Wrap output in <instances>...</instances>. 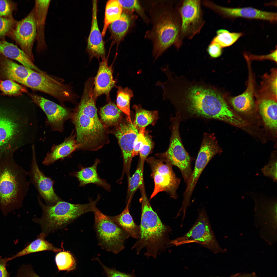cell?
Segmentation results:
<instances>
[{
    "mask_svg": "<svg viewBox=\"0 0 277 277\" xmlns=\"http://www.w3.org/2000/svg\"><path fill=\"white\" fill-rule=\"evenodd\" d=\"M167 99L179 112L190 116L216 119L239 127L243 120L230 108L224 94L213 85L177 76L171 82Z\"/></svg>",
    "mask_w": 277,
    "mask_h": 277,
    "instance_id": "obj_1",
    "label": "cell"
},
{
    "mask_svg": "<svg viewBox=\"0 0 277 277\" xmlns=\"http://www.w3.org/2000/svg\"><path fill=\"white\" fill-rule=\"evenodd\" d=\"M93 81L90 78L85 82L81 100L73 112L71 119L79 150L93 151L99 150L110 142L109 132L98 116Z\"/></svg>",
    "mask_w": 277,
    "mask_h": 277,
    "instance_id": "obj_2",
    "label": "cell"
},
{
    "mask_svg": "<svg viewBox=\"0 0 277 277\" xmlns=\"http://www.w3.org/2000/svg\"><path fill=\"white\" fill-rule=\"evenodd\" d=\"M141 205L140 235L132 248L137 254L143 249L145 255L155 258L159 251L169 246L170 241L169 234L172 231L164 224L152 209L146 193L144 184L140 187Z\"/></svg>",
    "mask_w": 277,
    "mask_h": 277,
    "instance_id": "obj_3",
    "label": "cell"
},
{
    "mask_svg": "<svg viewBox=\"0 0 277 277\" xmlns=\"http://www.w3.org/2000/svg\"><path fill=\"white\" fill-rule=\"evenodd\" d=\"M13 156L0 157V210L5 215L21 207L29 189L28 172Z\"/></svg>",
    "mask_w": 277,
    "mask_h": 277,
    "instance_id": "obj_4",
    "label": "cell"
},
{
    "mask_svg": "<svg viewBox=\"0 0 277 277\" xmlns=\"http://www.w3.org/2000/svg\"><path fill=\"white\" fill-rule=\"evenodd\" d=\"M101 197L98 195L95 201L84 204H74L63 201L54 205H46L38 196L39 204L43 211L42 217L34 219L41 226L42 233L46 235L51 231L63 228L85 213L94 212Z\"/></svg>",
    "mask_w": 277,
    "mask_h": 277,
    "instance_id": "obj_5",
    "label": "cell"
},
{
    "mask_svg": "<svg viewBox=\"0 0 277 277\" xmlns=\"http://www.w3.org/2000/svg\"><path fill=\"white\" fill-rule=\"evenodd\" d=\"M165 9L156 15L149 35L153 43V54L156 59L173 45L179 48L181 45V21L179 14L172 8Z\"/></svg>",
    "mask_w": 277,
    "mask_h": 277,
    "instance_id": "obj_6",
    "label": "cell"
},
{
    "mask_svg": "<svg viewBox=\"0 0 277 277\" xmlns=\"http://www.w3.org/2000/svg\"><path fill=\"white\" fill-rule=\"evenodd\" d=\"M25 119L16 109L0 105V157L13 154L22 144Z\"/></svg>",
    "mask_w": 277,
    "mask_h": 277,
    "instance_id": "obj_7",
    "label": "cell"
},
{
    "mask_svg": "<svg viewBox=\"0 0 277 277\" xmlns=\"http://www.w3.org/2000/svg\"><path fill=\"white\" fill-rule=\"evenodd\" d=\"M194 243L204 247L215 254L225 251L218 243L204 208L199 212L196 220L189 231L183 236L171 240L169 245L178 246Z\"/></svg>",
    "mask_w": 277,
    "mask_h": 277,
    "instance_id": "obj_8",
    "label": "cell"
},
{
    "mask_svg": "<svg viewBox=\"0 0 277 277\" xmlns=\"http://www.w3.org/2000/svg\"><path fill=\"white\" fill-rule=\"evenodd\" d=\"M181 119L180 114L179 112H177L174 117L172 118V134L169 147L165 152L157 155L159 158L163 159L173 166L177 167L186 183L193 171L191 165L192 159L182 142L179 130Z\"/></svg>",
    "mask_w": 277,
    "mask_h": 277,
    "instance_id": "obj_9",
    "label": "cell"
},
{
    "mask_svg": "<svg viewBox=\"0 0 277 277\" xmlns=\"http://www.w3.org/2000/svg\"><path fill=\"white\" fill-rule=\"evenodd\" d=\"M93 213L95 227L101 248L115 254L123 250L129 235L98 208Z\"/></svg>",
    "mask_w": 277,
    "mask_h": 277,
    "instance_id": "obj_10",
    "label": "cell"
},
{
    "mask_svg": "<svg viewBox=\"0 0 277 277\" xmlns=\"http://www.w3.org/2000/svg\"><path fill=\"white\" fill-rule=\"evenodd\" d=\"M222 152L213 134L205 133L196 160L193 171L186 184L183 194V199L181 210L186 211L190 205L191 197L199 177L204 168L211 160L216 154Z\"/></svg>",
    "mask_w": 277,
    "mask_h": 277,
    "instance_id": "obj_11",
    "label": "cell"
},
{
    "mask_svg": "<svg viewBox=\"0 0 277 277\" xmlns=\"http://www.w3.org/2000/svg\"><path fill=\"white\" fill-rule=\"evenodd\" d=\"M147 162L151 170V176L153 179L154 187L150 199L161 192L167 193L170 197L177 199L176 191L180 183L173 171V166L163 159L151 157L147 158Z\"/></svg>",
    "mask_w": 277,
    "mask_h": 277,
    "instance_id": "obj_12",
    "label": "cell"
},
{
    "mask_svg": "<svg viewBox=\"0 0 277 277\" xmlns=\"http://www.w3.org/2000/svg\"><path fill=\"white\" fill-rule=\"evenodd\" d=\"M35 90L42 92L54 97L63 104L73 102L74 96L70 87L47 75L32 70L23 84Z\"/></svg>",
    "mask_w": 277,
    "mask_h": 277,
    "instance_id": "obj_13",
    "label": "cell"
},
{
    "mask_svg": "<svg viewBox=\"0 0 277 277\" xmlns=\"http://www.w3.org/2000/svg\"><path fill=\"white\" fill-rule=\"evenodd\" d=\"M138 129L133 122H130L127 117H123L118 125L111 132L117 139L122 155L123 169L119 181L123 179L125 174L127 179L130 176L134 144L138 133Z\"/></svg>",
    "mask_w": 277,
    "mask_h": 277,
    "instance_id": "obj_14",
    "label": "cell"
},
{
    "mask_svg": "<svg viewBox=\"0 0 277 277\" xmlns=\"http://www.w3.org/2000/svg\"><path fill=\"white\" fill-rule=\"evenodd\" d=\"M178 13L181 21V38H191L199 32L204 23L200 1H183L179 6Z\"/></svg>",
    "mask_w": 277,
    "mask_h": 277,
    "instance_id": "obj_15",
    "label": "cell"
},
{
    "mask_svg": "<svg viewBox=\"0 0 277 277\" xmlns=\"http://www.w3.org/2000/svg\"><path fill=\"white\" fill-rule=\"evenodd\" d=\"M37 26L34 7L29 14L16 23L9 36L20 47L32 61V49L36 38Z\"/></svg>",
    "mask_w": 277,
    "mask_h": 277,
    "instance_id": "obj_16",
    "label": "cell"
},
{
    "mask_svg": "<svg viewBox=\"0 0 277 277\" xmlns=\"http://www.w3.org/2000/svg\"><path fill=\"white\" fill-rule=\"evenodd\" d=\"M29 95L33 103L40 107L46 115V125L52 131H63L65 122L72 118L73 112L71 110L39 95L31 93Z\"/></svg>",
    "mask_w": 277,
    "mask_h": 277,
    "instance_id": "obj_17",
    "label": "cell"
},
{
    "mask_svg": "<svg viewBox=\"0 0 277 277\" xmlns=\"http://www.w3.org/2000/svg\"><path fill=\"white\" fill-rule=\"evenodd\" d=\"M32 157L30 171L28 172L30 183L34 186L39 193L48 205L55 204L62 200L55 192L54 181L46 176L39 169L35 155V146H32Z\"/></svg>",
    "mask_w": 277,
    "mask_h": 277,
    "instance_id": "obj_18",
    "label": "cell"
},
{
    "mask_svg": "<svg viewBox=\"0 0 277 277\" xmlns=\"http://www.w3.org/2000/svg\"><path fill=\"white\" fill-rule=\"evenodd\" d=\"M203 3L206 6L225 17H242L264 20L272 22H275L277 21L276 13L262 11L251 7L236 8L225 7L209 1H204Z\"/></svg>",
    "mask_w": 277,
    "mask_h": 277,
    "instance_id": "obj_19",
    "label": "cell"
},
{
    "mask_svg": "<svg viewBox=\"0 0 277 277\" xmlns=\"http://www.w3.org/2000/svg\"><path fill=\"white\" fill-rule=\"evenodd\" d=\"M102 59L94 79L93 93L97 98L101 95H105L108 101L111 100L110 93L112 88L116 86V82L113 77V65H108L107 58Z\"/></svg>",
    "mask_w": 277,
    "mask_h": 277,
    "instance_id": "obj_20",
    "label": "cell"
},
{
    "mask_svg": "<svg viewBox=\"0 0 277 277\" xmlns=\"http://www.w3.org/2000/svg\"><path fill=\"white\" fill-rule=\"evenodd\" d=\"M97 1H92V25L87 41L86 48L91 59L94 57L99 59L105 57L104 44L102 34L98 26L97 18Z\"/></svg>",
    "mask_w": 277,
    "mask_h": 277,
    "instance_id": "obj_21",
    "label": "cell"
},
{
    "mask_svg": "<svg viewBox=\"0 0 277 277\" xmlns=\"http://www.w3.org/2000/svg\"><path fill=\"white\" fill-rule=\"evenodd\" d=\"M80 147L76 140L74 131L73 130L70 135L65 137L62 143L53 145L50 151L47 153L42 163L45 166L49 165L59 160L69 156L75 151L79 150Z\"/></svg>",
    "mask_w": 277,
    "mask_h": 277,
    "instance_id": "obj_22",
    "label": "cell"
},
{
    "mask_svg": "<svg viewBox=\"0 0 277 277\" xmlns=\"http://www.w3.org/2000/svg\"><path fill=\"white\" fill-rule=\"evenodd\" d=\"M249 68V77L247 88L242 94L237 96L232 97L230 102L234 109L237 111L243 113H246L251 111L254 105V80L252 72L250 61L246 60Z\"/></svg>",
    "mask_w": 277,
    "mask_h": 277,
    "instance_id": "obj_23",
    "label": "cell"
},
{
    "mask_svg": "<svg viewBox=\"0 0 277 277\" xmlns=\"http://www.w3.org/2000/svg\"><path fill=\"white\" fill-rule=\"evenodd\" d=\"M32 70L17 64L0 53V74L5 78L23 85Z\"/></svg>",
    "mask_w": 277,
    "mask_h": 277,
    "instance_id": "obj_24",
    "label": "cell"
},
{
    "mask_svg": "<svg viewBox=\"0 0 277 277\" xmlns=\"http://www.w3.org/2000/svg\"><path fill=\"white\" fill-rule=\"evenodd\" d=\"M100 163V160L97 159L91 166L82 167L78 171L71 173L70 175L78 179L80 186L83 187L88 184L93 183L102 187L107 191H110V185L105 180L101 178L98 174L97 166Z\"/></svg>",
    "mask_w": 277,
    "mask_h": 277,
    "instance_id": "obj_25",
    "label": "cell"
},
{
    "mask_svg": "<svg viewBox=\"0 0 277 277\" xmlns=\"http://www.w3.org/2000/svg\"><path fill=\"white\" fill-rule=\"evenodd\" d=\"M51 0H35V8L37 26L36 50L38 52L46 47L44 36L45 20Z\"/></svg>",
    "mask_w": 277,
    "mask_h": 277,
    "instance_id": "obj_26",
    "label": "cell"
},
{
    "mask_svg": "<svg viewBox=\"0 0 277 277\" xmlns=\"http://www.w3.org/2000/svg\"><path fill=\"white\" fill-rule=\"evenodd\" d=\"M0 53L10 59L15 60L22 65L35 71L44 72L37 67L26 54L17 45L5 40L0 39Z\"/></svg>",
    "mask_w": 277,
    "mask_h": 277,
    "instance_id": "obj_27",
    "label": "cell"
},
{
    "mask_svg": "<svg viewBox=\"0 0 277 277\" xmlns=\"http://www.w3.org/2000/svg\"><path fill=\"white\" fill-rule=\"evenodd\" d=\"M260 113L267 127L277 129V98L269 97H257Z\"/></svg>",
    "mask_w": 277,
    "mask_h": 277,
    "instance_id": "obj_28",
    "label": "cell"
},
{
    "mask_svg": "<svg viewBox=\"0 0 277 277\" xmlns=\"http://www.w3.org/2000/svg\"><path fill=\"white\" fill-rule=\"evenodd\" d=\"M131 201L130 199L127 201L125 208L120 214L114 216H108L130 236L138 239L140 235V227L135 223L130 213L129 208Z\"/></svg>",
    "mask_w": 277,
    "mask_h": 277,
    "instance_id": "obj_29",
    "label": "cell"
},
{
    "mask_svg": "<svg viewBox=\"0 0 277 277\" xmlns=\"http://www.w3.org/2000/svg\"><path fill=\"white\" fill-rule=\"evenodd\" d=\"M101 107L100 111V120L109 133L117 126L123 117L122 112L111 100Z\"/></svg>",
    "mask_w": 277,
    "mask_h": 277,
    "instance_id": "obj_30",
    "label": "cell"
},
{
    "mask_svg": "<svg viewBox=\"0 0 277 277\" xmlns=\"http://www.w3.org/2000/svg\"><path fill=\"white\" fill-rule=\"evenodd\" d=\"M46 235L42 233L37 236V239L28 245L23 250L15 255L10 257L11 261L16 258L31 253L40 251H49L54 252L61 251L62 249L56 248L46 241Z\"/></svg>",
    "mask_w": 277,
    "mask_h": 277,
    "instance_id": "obj_31",
    "label": "cell"
},
{
    "mask_svg": "<svg viewBox=\"0 0 277 277\" xmlns=\"http://www.w3.org/2000/svg\"><path fill=\"white\" fill-rule=\"evenodd\" d=\"M132 12L124 11L122 13L118 19L110 25V29L112 36L116 42H120L128 30L133 18L131 15Z\"/></svg>",
    "mask_w": 277,
    "mask_h": 277,
    "instance_id": "obj_32",
    "label": "cell"
},
{
    "mask_svg": "<svg viewBox=\"0 0 277 277\" xmlns=\"http://www.w3.org/2000/svg\"><path fill=\"white\" fill-rule=\"evenodd\" d=\"M133 107L135 111V118L133 122L139 129L150 124L154 125L158 118V112L149 111L143 109L140 104L134 105Z\"/></svg>",
    "mask_w": 277,
    "mask_h": 277,
    "instance_id": "obj_33",
    "label": "cell"
},
{
    "mask_svg": "<svg viewBox=\"0 0 277 277\" xmlns=\"http://www.w3.org/2000/svg\"><path fill=\"white\" fill-rule=\"evenodd\" d=\"M257 97H270L277 98V70H271L269 74L264 75Z\"/></svg>",
    "mask_w": 277,
    "mask_h": 277,
    "instance_id": "obj_34",
    "label": "cell"
},
{
    "mask_svg": "<svg viewBox=\"0 0 277 277\" xmlns=\"http://www.w3.org/2000/svg\"><path fill=\"white\" fill-rule=\"evenodd\" d=\"M116 103L117 107L126 116L130 122H132L130 111V102L131 98L134 96L133 91L127 87L124 88L121 86H116Z\"/></svg>",
    "mask_w": 277,
    "mask_h": 277,
    "instance_id": "obj_35",
    "label": "cell"
},
{
    "mask_svg": "<svg viewBox=\"0 0 277 277\" xmlns=\"http://www.w3.org/2000/svg\"><path fill=\"white\" fill-rule=\"evenodd\" d=\"M122 7L118 0H110L107 2L105 7L104 24L102 33L104 37L108 25L118 19L122 12Z\"/></svg>",
    "mask_w": 277,
    "mask_h": 277,
    "instance_id": "obj_36",
    "label": "cell"
},
{
    "mask_svg": "<svg viewBox=\"0 0 277 277\" xmlns=\"http://www.w3.org/2000/svg\"><path fill=\"white\" fill-rule=\"evenodd\" d=\"M144 163V162L139 160L135 172L131 177L127 179V202L129 199L131 200L135 192L144 183L143 173Z\"/></svg>",
    "mask_w": 277,
    "mask_h": 277,
    "instance_id": "obj_37",
    "label": "cell"
},
{
    "mask_svg": "<svg viewBox=\"0 0 277 277\" xmlns=\"http://www.w3.org/2000/svg\"><path fill=\"white\" fill-rule=\"evenodd\" d=\"M55 261L59 271L69 272L74 270L76 268V261L69 251H63L59 252L55 256Z\"/></svg>",
    "mask_w": 277,
    "mask_h": 277,
    "instance_id": "obj_38",
    "label": "cell"
},
{
    "mask_svg": "<svg viewBox=\"0 0 277 277\" xmlns=\"http://www.w3.org/2000/svg\"><path fill=\"white\" fill-rule=\"evenodd\" d=\"M243 35L241 33H231L224 29L216 32V35L211 42L219 44L222 48L230 46Z\"/></svg>",
    "mask_w": 277,
    "mask_h": 277,
    "instance_id": "obj_39",
    "label": "cell"
},
{
    "mask_svg": "<svg viewBox=\"0 0 277 277\" xmlns=\"http://www.w3.org/2000/svg\"><path fill=\"white\" fill-rule=\"evenodd\" d=\"M0 90L4 94L8 95H20L27 90L13 80L6 79L0 82Z\"/></svg>",
    "mask_w": 277,
    "mask_h": 277,
    "instance_id": "obj_40",
    "label": "cell"
},
{
    "mask_svg": "<svg viewBox=\"0 0 277 277\" xmlns=\"http://www.w3.org/2000/svg\"><path fill=\"white\" fill-rule=\"evenodd\" d=\"M14 18H6L0 16V39L5 40L9 36L17 22Z\"/></svg>",
    "mask_w": 277,
    "mask_h": 277,
    "instance_id": "obj_41",
    "label": "cell"
},
{
    "mask_svg": "<svg viewBox=\"0 0 277 277\" xmlns=\"http://www.w3.org/2000/svg\"><path fill=\"white\" fill-rule=\"evenodd\" d=\"M124 11L133 12L135 11L144 20L147 19L140 2L137 0H118Z\"/></svg>",
    "mask_w": 277,
    "mask_h": 277,
    "instance_id": "obj_42",
    "label": "cell"
},
{
    "mask_svg": "<svg viewBox=\"0 0 277 277\" xmlns=\"http://www.w3.org/2000/svg\"><path fill=\"white\" fill-rule=\"evenodd\" d=\"M268 163L261 169V171L265 176L271 179L273 181L277 180V160L276 156L272 155Z\"/></svg>",
    "mask_w": 277,
    "mask_h": 277,
    "instance_id": "obj_43",
    "label": "cell"
},
{
    "mask_svg": "<svg viewBox=\"0 0 277 277\" xmlns=\"http://www.w3.org/2000/svg\"><path fill=\"white\" fill-rule=\"evenodd\" d=\"M17 4L11 0H0V16L11 18H13V12L16 11Z\"/></svg>",
    "mask_w": 277,
    "mask_h": 277,
    "instance_id": "obj_44",
    "label": "cell"
},
{
    "mask_svg": "<svg viewBox=\"0 0 277 277\" xmlns=\"http://www.w3.org/2000/svg\"><path fill=\"white\" fill-rule=\"evenodd\" d=\"M145 128V127H142L139 129L138 133L134 144L133 157L139 154L141 147L146 141Z\"/></svg>",
    "mask_w": 277,
    "mask_h": 277,
    "instance_id": "obj_45",
    "label": "cell"
},
{
    "mask_svg": "<svg viewBox=\"0 0 277 277\" xmlns=\"http://www.w3.org/2000/svg\"><path fill=\"white\" fill-rule=\"evenodd\" d=\"M146 141L141 147L139 152L140 160L145 162L153 147L152 137L148 135H146Z\"/></svg>",
    "mask_w": 277,
    "mask_h": 277,
    "instance_id": "obj_46",
    "label": "cell"
},
{
    "mask_svg": "<svg viewBox=\"0 0 277 277\" xmlns=\"http://www.w3.org/2000/svg\"><path fill=\"white\" fill-rule=\"evenodd\" d=\"M16 277H41L35 271L30 264H24L18 269Z\"/></svg>",
    "mask_w": 277,
    "mask_h": 277,
    "instance_id": "obj_47",
    "label": "cell"
},
{
    "mask_svg": "<svg viewBox=\"0 0 277 277\" xmlns=\"http://www.w3.org/2000/svg\"><path fill=\"white\" fill-rule=\"evenodd\" d=\"M96 259L102 266L107 277H136L133 273L127 274L109 268L104 265L98 258Z\"/></svg>",
    "mask_w": 277,
    "mask_h": 277,
    "instance_id": "obj_48",
    "label": "cell"
},
{
    "mask_svg": "<svg viewBox=\"0 0 277 277\" xmlns=\"http://www.w3.org/2000/svg\"><path fill=\"white\" fill-rule=\"evenodd\" d=\"M244 56L247 58L250 61L253 60H270L276 62H277V50L276 49L271 53L266 55H256L251 54H244Z\"/></svg>",
    "mask_w": 277,
    "mask_h": 277,
    "instance_id": "obj_49",
    "label": "cell"
},
{
    "mask_svg": "<svg viewBox=\"0 0 277 277\" xmlns=\"http://www.w3.org/2000/svg\"><path fill=\"white\" fill-rule=\"evenodd\" d=\"M222 48L218 43L211 42L207 48V51L211 57L216 58L221 55L222 52Z\"/></svg>",
    "mask_w": 277,
    "mask_h": 277,
    "instance_id": "obj_50",
    "label": "cell"
},
{
    "mask_svg": "<svg viewBox=\"0 0 277 277\" xmlns=\"http://www.w3.org/2000/svg\"><path fill=\"white\" fill-rule=\"evenodd\" d=\"M10 261V257L3 258L0 256V277H11L10 273L6 268L7 263Z\"/></svg>",
    "mask_w": 277,
    "mask_h": 277,
    "instance_id": "obj_51",
    "label": "cell"
},
{
    "mask_svg": "<svg viewBox=\"0 0 277 277\" xmlns=\"http://www.w3.org/2000/svg\"><path fill=\"white\" fill-rule=\"evenodd\" d=\"M229 277H258L254 273H238L234 274Z\"/></svg>",
    "mask_w": 277,
    "mask_h": 277,
    "instance_id": "obj_52",
    "label": "cell"
},
{
    "mask_svg": "<svg viewBox=\"0 0 277 277\" xmlns=\"http://www.w3.org/2000/svg\"><path fill=\"white\" fill-rule=\"evenodd\" d=\"M220 277V276H216V277Z\"/></svg>",
    "mask_w": 277,
    "mask_h": 277,
    "instance_id": "obj_53",
    "label": "cell"
}]
</instances>
